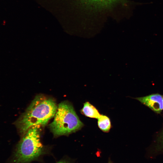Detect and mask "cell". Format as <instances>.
I'll list each match as a JSON object with an SVG mask.
<instances>
[{"mask_svg":"<svg viewBox=\"0 0 163 163\" xmlns=\"http://www.w3.org/2000/svg\"><path fill=\"white\" fill-rule=\"evenodd\" d=\"M57 108L53 99L43 94L37 95L14 124L22 136L33 126L46 125L54 117Z\"/></svg>","mask_w":163,"mask_h":163,"instance_id":"obj_1","label":"cell"},{"mask_svg":"<svg viewBox=\"0 0 163 163\" xmlns=\"http://www.w3.org/2000/svg\"><path fill=\"white\" fill-rule=\"evenodd\" d=\"M41 126L30 127L17 145L8 163H30L49 154L40 141Z\"/></svg>","mask_w":163,"mask_h":163,"instance_id":"obj_2","label":"cell"},{"mask_svg":"<svg viewBox=\"0 0 163 163\" xmlns=\"http://www.w3.org/2000/svg\"><path fill=\"white\" fill-rule=\"evenodd\" d=\"M55 136L68 135L80 130L83 126L72 104L67 101L58 106L53 121L49 125Z\"/></svg>","mask_w":163,"mask_h":163,"instance_id":"obj_3","label":"cell"},{"mask_svg":"<svg viewBox=\"0 0 163 163\" xmlns=\"http://www.w3.org/2000/svg\"><path fill=\"white\" fill-rule=\"evenodd\" d=\"M135 99L157 113H160L163 110L162 95L160 94H152Z\"/></svg>","mask_w":163,"mask_h":163,"instance_id":"obj_4","label":"cell"},{"mask_svg":"<svg viewBox=\"0 0 163 163\" xmlns=\"http://www.w3.org/2000/svg\"><path fill=\"white\" fill-rule=\"evenodd\" d=\"M81 112L85 116L97 119L101 115L97 109L88 101L84 104Z\"/></svg>","mask_w":163,"mask_h":163,"instance_id":"obj_5","label":"cell"},{"mask_svg":"<svg viewBox=\"0 0 163 163\" xmlns=\"http://www.w3.org/2000/svg\"><path fill=\"white\" fill-rule=\"evenodd\" d=\"M97 120V125L99 128L104 133L109 132L111 127L110 118L106 115L101 114Z\"/></svg>","mask_w":163,"mask_h":163,"instance_id":"obj_6","label":"cell"},{"mask_svg":"<svg viewBox=\"0 0 163 163\" xmlns=\"http://www.w3.org/2000/svg\"><path fill=\"white\" fill-rule=\"evenodd\" d=\"M56 163H71V162L68 160L64 159L60 160Z\"/></svg>","mask_w":163,"mask_h":163,"instance_id":"obj_7","label":"cell"},{"mask_svg":"<svg viewBox=\"0 0 163 163\" xmlns=\"http://www.w3.org/2000/svg\"><path fill=\"white\" fill-rule=\"evenodd\" d=\"M162 102H163V95H162Z\"/></svg>","mask_w":163,"mask_h":163,"instance_id":"obj_8","label":"cell"}]
</instances>
